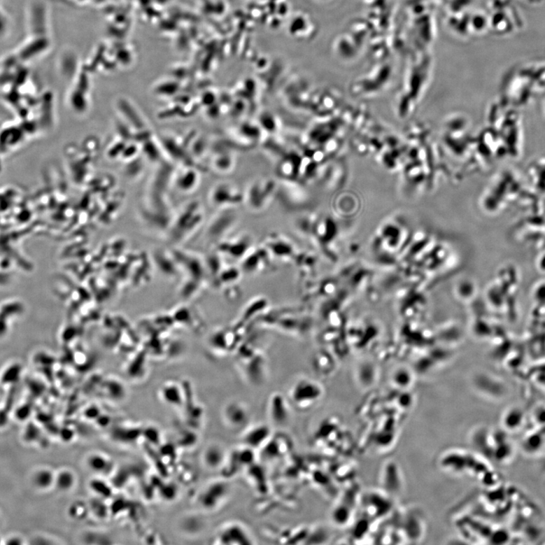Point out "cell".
<instances>
[{
	"instance_id": "obj_1",
	"label": "cell",
	"mask_w": 545,
	"mask_h": 545,
	"mask_svg": "<svg viewBox=\"0 0 545 545\" xmlns=\"http://www.w3.org/2000/svg\"><path fill=\"white\" fill-rule=\"evenodd\" d=\"M278 182L269 177L253 180L247 185L244 193L243 204L254 213H260L271 204L276 196Z\"/></svg>"
},
{
	"instance_id": "obj_2",
	"label": "cell",
	"mask_w": 545,
	"mask_h": 545,
	"mask_svg": "<svg viewBox=\"0 0 545 545\" xmlns=\"http://www.w3.org/2000/svg\"><path fill=\"white\" fill-rule=\"evenodd\" d=\"M209 199L211 205L218 209L237 208L243 204L244 193L233 183L220 182L211 189Z\"/></svg>"
},
{
	"instance_id": "obj_3",
	"label": "cell",
	"mask_w": 545,
	"mask_h": 545,
	"mask_svg": "<svg viewBox=\"0 0 545 545\" xmlns=\"http://www.w3.org/2000/svg\"><path fill=\"white\" fill-rule=\"evenodd\" d=\"M323 389L316 381L302 378L295 383L290 391V399L295 407L310 409L322 398Z\"/></svg>"
},
{
	"instance_id": "obj_4",
	"label": "cell",
	"mask_w": 545,
	"mask_h": 545,
	"mask_svg": "<svg viewBox=\"0 0 545 545\" xmlns=\"http://www.w3.org/2000/svg\"><path fill=\"white\" fill-rule=\"evenodd\" d=\"M263 134L265 133L260 124L243 122L231 129L228 142L235 148H249L261 143Z\"/></svg>"
},
{
	"instance_id": "obj_5",
	"label": "cell",
	"mask_w": 545,
	"mask_h": 545,
	"mask_svg": "<svg viewBox=\"0 0 545 545\" xmlns=\"http://www.w3.org/2000/svg\"><path fill=\"white\" fill-rule=\"evenodd\" d=\"M235 147L229 142L215 145L211 164L219 174H227L234 171L236 165Z\"/></svg>"
},
{
	"instance_id": "obj_6",
	"label": "cell",
	"mask_w": 545,
	"mask_h": 545,
	"mask_svg": "<svg viewBox=\"0 0 545 545\" xmlns=\"http://www.w3.org/2000/svg\"><path fill=\"white\" fill-rule=\"evenodd\" d=\"M229 491V486L225 481L211 483L200 495V504L206 510L216 509L226 501Z\"/></svg>"
},
{
	"instance_id": "obj_7",
	"label": "cell",
	"mask_w": 545,
	"mask_h": 545,
	"mask_svg": "<svg viewBox=\"0 0 545 545\" xmlns=\"http://www.w3.org/2000/svg\"><path fill=\"white\" fill-rule=\"evenodd\" d=\"M220 544H253L252 537L244 526L239 523H229L218 533Z\"/></svg>"
},
{
	"instance_id": "obj_8",
	"label": "cell",
	"mask_w": 545,
	"mask_h": 545,
	"mask_svg": "<svg viewBox=\"0 0 545 545\" xmlns=\"http://www.w3.org/2000/svg\"><path fill=\"white\" fill-rule=\"evenodd\" d=\"M236 208H220L211 221V229L216 235L227 234L238 223L239 217Z\"/></svg>"
},
{
	"instance_id": "obj_9",
	"label": "cell",
	"mask_w": 545,
	"mask_h": 545,
	"mask_svg": "<svg viewBox=\"0 0 545 545\" xmlns=\"http://www.w3.org/2000/svg\"><path fill=\"white\" fill-rule=\"evenodd\" d=\"M224 419L231 429H241L250 419L248 409L242 403L228 404L224 411Z\"/></svg>"
},
{
	"instance_id": "obj_10",
	"label": "cell",
	"mask_w": 545,
	"mask_h": 545,
	"mask_svg": "<svg viewBox=\"0 0 545 545\" xmlns=\"http://www.w3.org/2000/svg\"><path fill=\"white\" fill-rule=\"evenodd\" d=\"M55 472L46 467L35 469L30 477L31 484L39 492H48L55 485Z\"/></svg>"
},
{
	"instance_id": "obj_11",
	"label": "cell",
	"mask_w": 545,
	"mask_h": 545,
	"mask_svg": "<svg viewBox=\"0 0 545 545\" xmlns=\"http://www.w3.org/2000/svg\"><path fill=\"white\" fill-rule=\"evenodd\" d=\"M271 436L270 429L260 424L246 431L244 437L246 445L249 448H261L267 444Z\"/></svg>"
},
{
	"instance_id": "obj_12",
	"label": "cell",
	"mask_w": 545,
	"mask_h": 545,
	"mask_svg": "<svg viewBox=\"0 0 545 545\" xmlns=\"http://www.w3.org/2000/svg\"><path fill=\"white\" fill-rule=\"evenodd\" d=\"M86 465L92 473L107 475L113 469V463L108 456L99 452H94L87 457Z\"/></svg>"
},
{
	"instance_id": "obj_13",
	"label": "cell",
	"mask_w": 545,
	"mask_h": 545,
	"mask_svg": "<svg viewBox=\"0 0 545 545\" xmlns=\"http://www.w3.org/2000/svg\"><path fill=\"white\" fill-rule=\"evenodd\" d=\"M77 477L73 471L63 468L55 473L54 488L61 493H69L75 488Z\"/></svg>"
},
{
	"instance_id": "obj_14",
	"label": "cell",
	"mask_w": 545,
	"mask_h": 545,
	"mask_svg": "<svg viewBox=\"0 0 545 545\" xmlns=\"http://www.w3.org/2000/svg\"><path fill=\"white\" fill-rule=\"evenodd\" d=\"M203 460L208 467L215 469L225 465L227 458L222 448L211 446L206 449Z\"/></svg>"
},
{
	"instance_id": "obj_15",
	"label": "cell",
	"mask_w": 545,
	"mask_h": 545,
	"mask_svg": "<svg viewBox=\"0 0 545 545\" xmlns=\"http://www.w3.org/2000/svg\"><path fill=\"white\" fill-rule=\"evenodd\" d=\"M258 124H260L266 134L272 136L277 134L281 127L279 119L276 118L275 115L267 113L260 115Z\"/></svg>"
},
{
	"instance_id": "obj_16",
	"label": "cell",
	"mask_w": 545,
	"mask_h": 545,
	"mask_svg": "<svg viewBox=\"0 0 545 545\" xmlns=\"http://www.w3.org/2000/svg\"><path fill=\"white\" fill-rule=\"evenodd\" d=\"M5 544H23L24 540L20 535H11L7 539H6Z\"/></svg>"
}]
</instances>
